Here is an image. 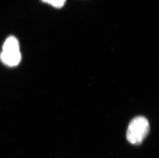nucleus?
Instances as JSON below:
<instances>
[{"label":"nucleus","instance_id":"obj_1","mask_svg":"<svg viewBox=\"0 0 159 158\" xmlns=\"http://www.w3.org/2000/svg\"><path fill=\"white\" fill-rule=\"evenodd\" d=\"M149 133L150 126L148 120L144 116H138L129 123L126 131V139L131 144L139 146Z\"/></svg>","mask_w":159,"mask_h":158},{"label":"nucleus","instance_id":"obj_2","mask_svg":"<svg viewBox=\"0 0 159 158\" xmlns=\"http://www.w3.org/2000/svg\"><path fill=\"white\" fill-rule=\"evenodd\" d=\"M20 52H4L3 51L1 55V59L3 63L9 66H16L21 60Z\"/></svg>","mask_w":159,"mask_h":158},{"label":"nucleus","instance_id":"obj_3","mask_svg":"<svg viewBox=\"0 0 159 158\" xmlns=\"http://www.w3.org/2000/svg\"><path fill=\"white\" fill-rule=\"evenodd\" d=\"M3 50L4 52L19 51V43L18 39L12 36L7 37L3 45Z\"/></svg>","mask_w":159,"mask_h":158},{"label":"nucleus","instance_id":"obj_4","mask_svg":"<svg viewBox=\"0 0 159 158\" xmlns=\"http://www.w3.org/2000/svg\"><path fill=\"white\" fill-rule=\"evenodd\" d=\"M43 3L51 5L55 8L60 9L63 7L66 0H41Z\"/></svg>","mask_w":159,"mask_h":158}]
</instances>
